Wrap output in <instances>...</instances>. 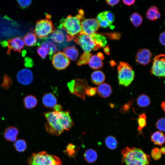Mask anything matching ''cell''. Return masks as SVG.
Wrapping results in <instances>:
<instances>
[{
	"instance_id": "cell-5",
	"label": "cell",
	"mask_w": 165,
	"mask_h": 165,
	"mask_svg": "<svg viewBox=\"0 0 165 165\" xmlns=\"http://www.w3.org/2000/svg\"><path fill=\"white\" fill-rule=\"evenodd\" d=\"M117 70L119 84L125 87L129 86L135 76L132 67L127 62L120 61Z\"/></svg>"
},
{
	"instance_id": "cell-36",
	"label": "cell",
	"mask_w": 165,
	"mask_h": 165,
	"mask_svg": "<svg viewBox=\"0 0 165 165\" xmlns=\"http://www.w3.org/2000/svg\"><path fill=\"white\" fill-rule=\"evenodd\" d=\"M165 119L164 117H162L158 119L156 123V128L159 130L165 132Z\"/></svg>"
},
{
	"instance_id": "cell-1",
	"label": "cell",
	"mask_w": 165,
	"mask_h": 165,
	"mask_svg": "<svg viewBox=\"0 0 165 165\" xmlns=\"http://www.w3.org/2000/svg\"><path fill=\"white\" fill-rule=\"evenodd\" d=\"M43 115L47 120L45 124L46 130L50 134L59 136L74 125L68 111L49 112Z\"/></svg>"
},
{
	"instance_id": "cell-34",
	"label": "cell",
	"mask_w": 165,
	"mask_h": 165,
	"mask_svg": "<svg viewBox=\"0 0 165 165\" xmlns=\"http://www.w3.org/2000/svg\"><path fill=\"white\" fill-rule=\"evenodd\" d=\"M48 46V54L50 59H51L52 57L56 52L57 48L56 46L51 42L49 41L47 43Z\"/></svg>"
},
{
	"instance_id": "cell-12",
	"label": "cell",
	"mask_w": 165,
	"mask_h": 165,
	"mask_svg": "<svg viewBox=\"0 0 165 165\" xmlns=\"http://www.w3.org/2000/svg\"><path fill=\"white\" fill-rule=\"evenodd\" d=\"M16 78L19 83L24 85H28L33 82V73L29 69L24 68L18 72Z\"/></svg>"
},
{
	"instance_id": "cell-37",
	"label": "cell",
	"mask_w": 165,
	"mask_h": 165,
	"mask_svg": "<svg viewBox=\"0 0 165 165\" xmlns=\"http://www.w3.org/2000/svg\"><path fill=\"white\" fill-rule=\"evenodd\" d=\"M162 154L160 149L158 148H155L152 150L151 156L154 160H157L161 158Z\"/></svg>"
},
{
	"instance_id": "cell-29",
	"label": "cell",
	"mask_w": 165,
	"mask_h": 165,
	"mask_svg": "<svg viewBox=\"0 0 165 165\" xmlns=\"http://www.w3.org/2000/svg\"><path fill=\"white\" fill-rule=\"evenodd\" d=\"M130 20L135 27H137L141 25L143 21L142 17L137 12L132 13L130 17Z\"/></svg>"
},
{
	"instance_id": "cell-41",
	"label": "cell",
	"mask_w": 165,
	"mask_h": 165,
	"mask_svg": "<svg viewBox=\"0 0 165 165\" xmlns=\"http://www.w3.org/2000/svg\"><path fill=\"white\" fill-rule=\"evenodd\" d=\"M17 2L20 6L23 8L28 7L31 3V0H19Z\"/></svg>"
},
{
	"instance_id": "cell-17",
	"label": "cell",
	"mask_w": 165,
	"mask_h": 165,
	"mask_svg": "<svg viewBox=\"0 0 165 165\" xmlns=\"http://www.w3.org/2000/svg\"><path fill=\"white\" fill-rule=\"evenodd\" d=\"M97 92L100 97L106 98L110 96L112 93L111 86L108 84L103 83L97 88Z\"/></svg>"
},
{
	"instance_id": "cell-45",
	"label": "cell",
	"mask_w": 165,
	"mask_h": 165,
	"mask_svg": "<svg viewBox=\"0 0 165 165\" xmlns=\"http://www.w3.org/2000/svg\"><path fill=\"white\" fill-rule=\"evenodd\" d=\"M53 109L54 111L60 112L62 111V108L61 105L57 104Z\"/></svg>"
},
{
	"instance_id": "cell-26",
	"label": "cell",
	"mask_w": 165,
	"mask_h": 165,
	"mask_svg": "<svg viewBox=\"0 0 165 165\" xmlns=\"http://www.w3.org/2000/svg\"><path fill=\"white\" fill-rule=\"evenodd\" d=\"M137 105L139 107L144 108L148 107L150 104L149 97L145 94L140 95L137 100Z\"/></svg>"
},
{
	"instance_id": "cell-51",
	"label": "cell",
	"mask_w": 165,
	"mask_h": 165,
	"mask_svg": "<svg viewBox=\"0 0 165 165\" xmlns=\"http://www.w3.org/2000/svg\"><path fill=\"white\" fill-rule=\"evenodd\" d=\"M165 104L164 102V101L162 102L161 105V106L163 110L164 111H165Z\"/></svg>"
},
{
	"instance_id": "cell-6",
	"label": "cell",
	"mask_w": 165,
	"mask_h": 165,
	"mask_svg": "<svg viewBox=\"0 0 165 165\" xmlns=\"http://www.w3.org/2000/svg\"><path fill=\"white\" fill-rule=\"evenodd\" d=\"M74 40L85 52L90 53L92 51L97 50L101 47L96 42L93 34L79 35L74 37Z\"/></svg>"
},
{
	"instance_id": "cell-28",
	"label": "cell",
	"mask_w": 165,
	"mask_h": 165,
	"mask_svg": "<svg viewBox=\"0 0 165 165\" xmlns=\"http://www.w3.org/2000/svg\"><path fill=\"white\" fill-rule=\"evenodd\" d=\"M105 142L106 146L111 150L116 149L118 146V142L113 136H108L105 139Z\"/></svg>"
},
{
	"instance_id": "cell-30",
	"label": "cell",
	"mask_w": 165,
	"mask_h": 165,
	"mask_svg": "<svg viewBox=\"0 0 165 165\" xmlns=\"http://www.w3.org/2000/svg\"><path fill=\"white\" fill-rule=\"evenodd\" d=\"M92 54L90 53L84 52L80 56L76 64L78 66H81L88 64Z\"/></svg>"
},
{
	"instance_id": "cell-47",
	"label": "cell",
	"mask_w": 165,
	"mask_h": 165,
	"mask_svg": "<svg viewBox=\"0 0 165 165\" xmlns=\"http://www.w3.org/2000/svg\"><path fill=\"white\" fill-rule=\"evenodd\" d=\"M42 49H45L46 50H48V46L47 44L45 42H42L40 45V47H39Z\"/></svg>"
},
{
	"instance_id": "cell-35",
	"label": "cell",
	"mask_w": 165,
	"mask_h": 165,
	"mask_svg": "<svg viewBox=\"0 0 165 165\" xmlns=\"http://www.w3.org/2000/svg\"><path fill=\"white\" fill-rule=\"evenodd\" d=\"M102 13L105 18L112 24L115 20V16L113 13L109 11L103 12Z\"/></svg>"
},
{
	"instance_id": "cell-15",
	"label": "cell",
	"mask_w": 165,
	"mask_h": 165,
	"mask_svg": "<svg viewBox=\"0 0 165 165\" xmlns=\"http://www.w3.org/2000/svg\"><path fill=\"white\" fill-rule=\"evenodd\" d=\"M43 105L48 109H53L57 103L56 96L51 93H48L44 94L42 98Z\"/></svg>"
},
{
	"instance_id": "cell-2",
	"label": "cell",
	"mask_w": 165,
	"mask_h": 165,
	"mask_svg": "<svg viewBox=\"0 0 165 165\" xmlns=\"http://www.w3.org/2000/svg\"><path fill=\"white\" fill-rule=\"evenodd\" d=\"M84 14L83 10L80 9L79 14L75 16L69 15L61 20L58 28L64 29L66 32L67 41H71L79 34L81 31V20H84Z\"/></svg>"
},
{
	"instance_id": "cell-3",
	"label": "cell",
	"mask_w": 165,
	"mask_h": 165,
	"mask_svg": "<svg viewBox=\"0 0 165 165\" xmlns=\"http://www.w3.org/2000/svg\"><path fill=\"white\" fill-rule=\"evenodd\" d=\"M122 162L126 165H148L150 156L140 148L127 146L121 151Z\"/></svg>"
},
{
	"instance_id": "cell-19",
	"label": "cell",
	"mask_w": 165,
	"mask_h": 165,
	"mask_svg": "<svg viewBox=\"0 0 165 165\" xmlns=\"http://www.w3.org/2000/svg\"><path fill=\"white\" fill-rule=\"evenodd\" d=\"M88 64L90 67L93 69H99L103 67L102 60L97 55L92 54L90 58Z\"/></svg>"
},
{
	"instance_id": "cell-14",
	"label": "cell",
	"mask_w": 165,
	"mask_h": 165,
	"mask_svg": "<svg viewBox=\"0 0 165 165\" xmlns=\"http://www.w3.org/2000/svg\"><path fill=\"white\" fill-rule=\"evenodd\" d=\"M24 43L20 37H16L9 40L7 42L9 50H13L15 51L20 52L24 48Z\"/></svg>"
},
{
	"instance_id": "cell-21",
	"label": "cell",
	"mask_w": 165,
	"mask_h": 165,
	"mask_svg": "<svg viewBox=\"0 0 165 165\" xmlns=\"http://www.w3.org/2000/svg\"><path fill=\"white\" fill-rule=\"evenodd\" d=\"M24 107L27 109L35 108L38 104V100L36 97L31 95L26 96L23 99Z\"/></svg>"
},
{
	"instance_id": "cell-39",
	"label": "cell",
	"mask_w": 165,
	"mask_h": 165,
	"mask_svg": "<svg viewBox=\"0 0 165 165\" xmlns=\"http://www.w3.org/2000/svg\"><path fill=\"white\" fill-rule=\"evenodd\" d=\"M97 93V88L88 86L86 89L85 94L88 96H92Z\"/></svg>"
},
{
	"instance_id": "cell-18",
	"label": "cell",
	"mask_w": 165,
	"mask_h": 165,
	"mask_svg": "<svg viewBox=\"0 0 165 165\" xmlns=\"http://www.w3.org/2000/svg\"><path fill=\"white\" fill-rule=\"evenodd\" d=\"M63 51L69 59L75 61L77 59L79 52L74 46L66 47L63 49Z\"/></svg>"
},
{
	"instance_id": "cell-32",
	"label": "cell",
	"mask_w": 165,
	"mask_h": 165,
	"mask_svg": "<svg viewBox=\"0 0 165 165\" xmlns=\"http://www.w3.org/2000/svg\"><path fill=\"white\" fill-rule=\"evenodd\" d=\"M146 116L145 113L141 114L139 116L138 120V130L139 132L142 134V130L146 125Z\"/></svg>"
},
{
	"instance_id": "cell-31",
	"label": "cell",
	"mask_w": 165,
	"mask_h": 165,
	"mask_svg": "<svg viewBox=\"0 0 165 165\" xmlns=\"http://www.w3.org/2000/svg\"><path fill=\"white\" fill-rule=\"evenodd\" d=\"M14 146L16 150L20 152H24L27 147L25 141L23 139L16 140L14 144Z\"/></svg>"
},
{
	"instance_id": "cell-33",
	"label": "cell",
	"mask_w": 165,
	"mask_h": 165,
	"mask_svg": "<svg viewBox=\"0 0 165 165\" xmlns=\"http://www.w3.org/2000/svg\"><path fill=\"white\" fill-rule=\"evenodd\" d=\"M13 83L11 79L7 74H5L3 77V80L1 86L3 89L7 90L11 86Z\"/></svg>"
},
{
	"instance_id": "cell-52",
	"label": "cell",
	"mask_w": 165,
	"mask_h": 165,
	"mask_svg": "<svg viewBox=\"0 0 165 165\" xmlns=\"http://www.w3.org/2000/svg\"><path fill=\"white\" fill-rule=\"evenodd\" d=\"M2 44L4 46H7V42L6 41H3L2 43Z\"/></svg>"
},
{
	"instance_id": "cell-11",
	"label": "cell",
	"mask_w": 165,
	"mask_h": 165,
	"mask_svg": "<svg viewBox=\"0 0 165 165\" xmlns=\"http://www.w3.org/2000/svg\"><path fill=\"white\" fill-rule=\"evenodd\" d=\"M51 59L53 66L58 70L65 69L70 65L69 59L63 52H58L54 54Z\"/></svg>"
},
{
	"instance_id": "cell-44",
	"label": "cell",
	"mask_w": 165,
	"mask_h": 165,
	"mask_svg": "<svg viewBox=\"0 0 165 165\" xmlns=\"http://www.w3.org/2000/svg\"><path fill=\"white\" fill-rule=\"evenodd\" d=\"M165 33L164 31L162 33L159 37V41L161 44L163 46H165Z\"/></svg>"
},
{
	"instance_id": "cell-48",
	"label": "cell",
	"mask_w": 165,
	"mask_h": 165,
	"mask_svg": "<svg viewBox=\"0 0 165 165\" xmlns=\"http://www.w3.org/2000/svg\"><path fill=\"white\" fill-rule=\"evenodd\" d=\"M103 49L104 51L107 54H109L110 49L108 45L104 47Z\"/></svg>"
},
{
	"instance_id": "cell-49",
	"label": "cell",
	"mask_w": 165,
	"mask_h": 165,
	"mask_svg": "<svg viewBox=\"0 0 165 165\" xmlns=\"http://www.w3.org/2000/svg\"><path fill=\"white\" fill-rule=\"evenodd\" d=\"M97 55L98 57H99L100 59H101L102 60H103L104 58L103 54L101 52L98 53Z\"/></svg>"
},
{
	"instance_id": "cell-9",
	"label": "cell",
	"mask_w": 165,
	"mask_h": 165,
	"mask_svg": "<svg viewBox=\"0 0 165 165\" xmlns=\"http://www.w3.org/2000/svg\"><path fill=\"white\" fill-rule=\"evenodd\" d=\"M151 73L156 76L164 77L165 75V55L161 54L155 56Z\"/></svg>"
},
{
	"instance_id": "cell-4",
	"label": "cell",
	"mask_w": 165,
	"mask_h": 165,
	"mask_svg": "<svg viewBox=\"0 0 165 165\" xmlns=\"http://www.w3.org/2000/svg\"><path fill=\"white\" fill-rule=\"evenodd\" d=\"M27 162L28 165H62L58 157L46 151L33 153L28 158Z\"/></svg>"
},
{
	"instance_id": "cell-24",
	"label": "cell",
	"mask_w": 165,
	"mask_h": 165,
	"mask_svg": "<svg viewBox=\"0 0 165 165\" xmlns=\"http://www.w3.org/2000/svg\"><path fill=\"white\" fill-rule=\"evenodd\" d=\"M84 157L86 162L91 163L97 160V154L95 150L90 149L85 151L84 154Z\"/></svg>"
},
{
	"instance_id": "cell-13",
	"label": "cell",
	"mask_w": 165,
	"mask_h": 165,
	"mask_svg": "<svg viewBox=\"0 0 165 165\" xmlns=\"http://www.w3.org/2000/svg\"><path fill=\"white\" fill-rule=\"evenodd\" d=\"M152 53L147 49H142L139 50L135 56L137 62L141 65H145L151 61Z\"/></svg>"
},
{
	"instance_id": "cell-7",
	"label": "cell",
	"mask_w": 165,
	"mask_h": 165,
	"mask_svg": "<svg viewBox=\"0 0 165 165\" xmlns=\"http://www.w3.org/2000/svg\"><path fill=\"white\" fill-rule=\"evenodd\" d=\"M69 93L80 98L84 101L86 98V90L89 86L85 79L79 78L71 80L67 84Z\"/></svg>"
},
{
	"instance_id": "cell-23",
	"label": "cell",
	"mask_w": 165,
	"mask_h": 165,
	"mask_svg": "<svg viewBox=\"0 0 165 165\" xmlns=\"http://www.w3.org/2000/svg\"><path fill=\"white\" fill-rule=\"evenodd\" d=\"M151 140L155 145L161 146L164 143L165 136L161 132L156 131L151 135Z\"/></svg>"
},
{
	"instance_id": "cell-43",
	"label": "cell",
	"mask_w": 165,
	"mask_h": 165,
	"mask_svg": "<svg viewBox=\"0 0 165 165\" xmlns=\"http://www.w3.org/2000/svg\"><path fill=\"white\" fill-rule=\"evenodd\" d=\"M106 3L108 5L111 6H114L117 4L119 2L118 0H107L106 1Z\"/></svg>"
},
{
	"instance_id": "cell-38",
	"label": "cell",
	"mask_w": 165,
	"mask_h": 165,
	"mask_svg": "<svg viewBox=\"0 0 165 165\" xmlns=\"http://www.w3.org/2000/svg\"><path fill=\"white\" fill-rule=\"evenodd\" d=\"M102 35H105L108 38L113 39H119L121 36L120 33L117 32L108 33Z\"/></svg>"
},
{
	"instance_id": "cell-40",
	"label": "cell",
	"mask_w": 165,
	"mask_h": 165,
	"mask_svg": "<svg viewBox=\"0 0 165 165\" xmlns=\"http://www.w3.org/2000/svg\"><path fill=\"white\" fill-rule=\"evenodd\" d=\"M37 52L38 54L42 59H45L48 54V51L38 47L37 49Z\"/></svg>"
},
{
	"instance_id": "cell-20",
	"label": "cell",
	"mask_w": 165,
	"mask_h": 165,
	"mask_svg": "<svg viewBox=\"0 0 165 165\" xmlns=\"http://www.w3.org/2000/svg\"><path fill=\"white\" fill-rule=\"evenodd\" d=\"M105 78L104 73L100 70L94 72L91 75V78L92 82L96 85H99L103 83Z\"/></svg>"
},
{
	"instance_id": "cell-42",
	"label": "cell",
	"mask_w": 165,
	"mask_h": 165,
	"mask_svg": "<svg viewBox=\"0 0 165 165\" xmlns=\"http://www.w3.org/2000/svg\"><path fill=\"white\" fill-rule=\"evenodd\" d=\"M24 65L27 67L31 68L33 65V62L31 59L29 57H26L25 59Z\"/></svg>"
},
{
	"instance_id": "cell-25",
	"label": "cell",
	"mask_w": 165,
	"mask_h": 165,
	"mask_svg": "<svg viewBox=\"0 0 165 165\" xmlns=\"http://www.w3.org/2000/svg\"><path fill=\"white\" fill-rule=\"evenodd\" d=\"M23 41L26 46H33L35 45L37 42L36 36L33 33H28L24 37Z\"/></svg>"
},
{
	"instance_id": "cell-46",
	"label": "cell",
	"mask_w": 165,
	"mask_h": 165,
	"mask_svg": "<svg viewBox=\"0 0 165 165\" xmlns=\"http://www.w3.org/2000/svg\"><path fill=\"white\" fill-rule=\"evenodd\" d=\"M124 3L126 5L130 6L133 4L135 2L134 0H123Z\"/></svg>"
},
{
	"instance_id": "cell-16",
	"label": "cell",
	"mask_w": 165,
	"mask_h": 165,
	"mask_svg": "<svg viewBox=\"0 0 165 165\" xmlns=\"http://www.w3.org/2000/svg\"><path fill=\"white\" fill-rule=\"evenodd\" d=\"M19 133L18 129L15 127L11 126L7 128L4 131V136L7 141H15Z\"/></svg>"
},
{
	"instance_id": "cell-27",
	"label": "cell",
	"mask_w": 165,
	"mask_h": 165,
	"mask_svg": "<svg viewBox=\"0 0 165 165\" xmlns=\"http://www.w3.org/2000/svg\"><path fill=\"white\" fill-rule=\"evenodd\" d=\"M51 38L55 42L61 43L65 40V36L64 33L60 29H57L53 33Z\"/></svg>"
},
{
	"instance_id": "cell-8",
	"label": "cell",
	"mask_w": 165,
	"mask_h": 165,
	"mask_svg": "<svg viewBox=\"0 0 165 165\" xmlns=\"http://www.w3.org/2000/svg\"><path fill=\"white\" fill-rule=\"evenodd\" d=\"M52 21L49 19H42L36 22L35 32L36 35L40 38H46L48 35L55 30Z\"/></svg>"
},
{
	"instance_id": "cell-10",
	"label": "cell",
	"mask_w": 165,
	"mask_h": 165,
	"mask_svg": "<svg viewBox=\"0 0 165 165\" xmlns=\"http://www.w3.org/2000/svg\"><path fill=\"white\" fill-rule=\"evenodd\" d=\"M81 31L79 35H92L98 30L100 26L94 18L84 19L81 22Z\"/></svg>"
},
{
	"instance_id": "cell-22",
	"label": "cell",
	"mask_w": 165,
	"mask_h": 165,
	"mask_svg": "<svg viewBox=\"0 0 165 165\" xmlns=\"http://www.w3.org/2000/svg\"><path fill=\"white\" fill-rule=\"evenodd\" d=\"M146 17L151 20H155L160 17L161 15L158 8L152 6L148 10L146 13Z\"/></svg>"
},
{
	"instance_id": "cell-50",
	"label": "cell",
	"mask_w": 165,
	"mask_h": 165,
	"mask_svg": "<svg viewBox=\"0 0 165 165\" xmlns=\"http://www.w3.org/2000/svg\"><path fill=\"white\" fill-rule=\"evenodd\" d=\"M160 150L162 153H163L164 154H165V148L164 146L161 148L160 149Z\"/></svg>"
}]
</instances>
